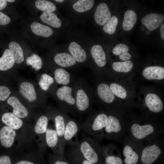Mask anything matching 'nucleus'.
Returning <instances> with one entry per match:
<instances>
[{"label":"nucleus","mask_w":164,"mask_h":164,"mask_svg":"<svg viewBox=\"0 0 164 164\" xmlns=\"http://www.w3.org/2000/svg\"><path fill=\"white\" fill-rule=\"evenodd\" d=\"M163 126L152 121H135L128 125L129 135L135 140L148 142L161 136Z\"/></svg>","instance_id":"f257e3e1"},{"label":"nucleus","mask_w":164,"mask_h":164,"mask_svg":"<svg viewBox=\"0 0 164 164\" xmlns=\"http://www.w3.org/2000/svg\"><path fill=\"white\" fill-rule=\"evenodd\" d=\"M164 141L160 136L146 142L142 150L140 164H164Z\"/></svg>","instance_id":"f03ea898"},{"label":"nucleus","mask_w":164,"mask_h":164,"mask_svg":"<svg viewBox=\"0 0 164 164\" xmlns=\"http://www.w3.org/2000/svg\"><path fill=\"white\" fill-rule=\"evenodd\" d=\"M77 147L84 158L94 164H105L98 142L92 138L84 137Z\"/></svg>","instance_id":"7ed1b4c3"},{"label":"nucleus","mask_w":164,"mask_h":164,"mask_svg":"<svg viewBox=\"0 0 164 164\" xmlns=\"http://www.w3.org/2000/svg\"><path fill=\"white\" fill-rule=\"evenodd\" d=\"M123 140L124 164H140L144 142L135 140L129 135L125 136Z\"/></svg>","instance_id":"20e7f679"},{"label":"nucleus","mask_w":164,"mask_h":164,"mask_svg":"<svg viewBox=\"0 0 164 164\" xmlns=\"http://www.w3.org/2000/svg\"><path fill=\"white\" fill-rule=\"evenodd\" d=\"M108 120V115L101 113L93 119L88 120L80 125L82 129L91 135L97 142L104 138V131Z\"/></svg>","instance_id":"39448f33"},{"label":"nucleus","mask_w":164,"mask_h":164,"mask_svg":"<svg viewBox=\"0 0 164 164\" xmlns=\"http://www.w3.org/2000/svg\"><path fill=\"white\" fill-rule=\"evenodd\" d=\"M128 124L113 115L108 116L104 131V138L109 140L119 142L123 139L127 131Z\"/></svg>","instance_id":"423d86ee"},{"label":"nucleus","mask_w":164,"mask_h":164,"mask_svg":"<svg viewBox=\"0 0 164 164\" xmlns=\"http://www.w3.org/2000/svg\"><path fill=\"white\" fill-rule=\"evenodd\" d=\"M81 129L80 125L73 120H67L64 135L65 145L76 147L78 145V135Z\"/></svg>","instance_id":"0eeeda50"},{"label":"nucleus","mask_w":164,"mask_h":164,"mask_svg":"<svg viewBox=\"0 0 164 164\" xmlns=\"http://www.w3.org/2000/svg\"><path fill=\"white\" fill-rule=\"evenodd\" d=\"M99 147L105 164H124L120 152L114 145L108 144Z\"/></svg>","instance_id":"6e6552de"},{"label":"nucleus","mask_w":164,"mask_h":164,"mask_svg":"<svg viewBox=\"0 0 164 164\" xmlns=\"http://www.w3.org/2000/svg\"><path fill=\"white\" fill-rule=\"evenodd\" d=\"M164 19L163 15L153 13L148 14L142 19V23L150 31L154 30L161 25Z\"/></svg>","instance_id":"1a4fd4ad"},{"label":"nucleus","mask_w":164,"mask_h":164,"mask_svg":"<svg viewBox=\"0 0 164 164\" xmlns=\"http://www.w3.org/2000/svg\"><path fill=\"white\" fill-rule=\"evenodd\" d=\"M111 17V13L106 4L102 3L97 7L94 18L96 22L101 26L104 25Z\"/></svg>","instance_id":"9d476101"},{"label":"nucleus","mask_w":164,"mask_h":164,"mask_svg":"<svg viewBox=\"0 0 164 164\" xmlns=\"http://www.w3.org/2000/svg\"><path fill=\"white\" fill-rule=\"evenodd\" d=\"M145 103L149 111L153 113H159L163 109L162 102L159 97L155 94H148L145 97Z\"/></svg>","instance_id":"9b49d317"},{"label":"nucleus","mask_w":164,"mask_h":164,"mask_svg":"<svg viewBox=\"0 0 164 164\" xmlns=\"http://www.w3.org/2000/svg\"><path fill=\"white\" fill-rule=\"evenodd\" d=\"M16 132L14 129L8 126L3 127L0 130V141L1 144L6 148H9L12 145Z\"/></svg>","instance_id":"f8f14e48"},{"label":"nucleus","mask_w":164,"mask_h":164,"mask_svg":"<svg viewBox=\"0 0 164 164\" xmlns=\"http://www.w3.org/2000/svg\"><path fill=\"white\" fill-rule=\"evenodd\" d=\"M7 102L12 107L13 113L16 116L23 118L28 116V112L27 109L16 97L12 96L9 97Z\"/></svg>","instance_id":"ddd939ff"},{"label":"nucleus","mask_w":164,"mask_h":164,"mask_svg":"<svg viewBox=\"0 0 164 164\" xmlns=\"http://www.w3.org/2000/svg\"><path fill=\"white\" fill-rule=\"evenodd\" d=\"M142 73L148 80H162L164 78V68L160 66L147 67L143 70Z\"/></svg>","instance_id":"4468645a"},{"label":"nucleus","mask_w":164,"mask_h":164,"mask_svg":"<svg viewBox=\"0 0 164 164\" xmlns=\"http://www.w3.org/2000/svg\"><path fill=\"white\" fill-rule=\"evenodd\" d=\"M2 120L7 126L14 130L19 129L23 124V122L19 118L10 112L4 113L2 117Z\"/></svg>","instance_id":"2eb2a0df"},{"label":"nucleus","mask_w":164,"mask_h":164,"mask_svg":"<svg viewBox=\"0 0 164 164\" xmlns=\"http://www.w3.org/2000/svg\"><path fill=\"white\" fill-rule=\"evenodd\" d=\"M91 53L97 66L101 67L105 66L106 63V55L101 45H96L93 46L91 48Z\"/></svg>","instance_id":"dca6fc26"},{"label":"nucleus","mask_w":164,"mask_h":164,"mask_svg":"<svg viewBox=\"0 0 164 164\" xmlns=\"http://www.w3.org/2000/svg\"><path fill=\"white\" fill-rule=\"evenodd\" d=\"M19 92L30 102L35 101L36 98V93L34 87L31 83L24 82L19 86Z\"/></svg>","instance_id":"f3484780"},{"label":"nucleus","mask_w":164,"mask_h":164,"mask_svg":"<svg viewBox=\"0 0 164 164\" xmlns=\"http://www.w3.org/2000/svg\"><path fill=\"white\" fill-rule=\"evenodd\" d=\"M71 164H94L85 159L77 147H73L67 154Z\"/></svg>","instance_id":"a211bd4d"},{"label":"nucleus","mask_w":164,"mask_h":164,"mask_svg":"<svg viewBox=\"0 0 164 164\" xmlns=\"http://www.w3.org/2000/svg\"><path fill=\"white\" fill-rule=\"evenodd\" d=\"M69 50L76 61L79 62L84 61L87 58V54L84 50L75 42H71L68 47Z\"/></svg>","instance_id":"6ab92c4d"},{"label":"nucleus","mask_w":164,"mask_h":164,"mask_svg":"<svg viewBox=\"0 0 164 164\" xmlns=\"http://www.w3.org/2000/svg\"><path fill=\"white\" fill-rule=\"evenodd\" d=\"M67 120L61 115H57L55 118L56 131L61 144L64 149L66 145L64 139V135Z\"/></svg>","instance_id":"aec40b11"},{"label":"nucleus","mask_w":164,"mask_h":164,"mask_svg":"<svg viewBox=\"0 0 164 164\" xmlns=\"http://www.w3.org/2000/svg\"><path fill=\"white\" fill-rule=\"evenodd\" d=\"M46 142L48 146L55 148L58 146L61 150L64 153V148L62 146L56 130L47 128L46 133Z\"/></svg>","instance_id":"412c9836"},{"label":"nucleus","mask_w":164,"mask_h":164,"mask_svg":"<svg viewBox=\"0 0 164 164\" xmlns=\"http://www.w3.org/2000/svg\"><path fill=\"white\" fill-rule=\"evenodd\" d=\"M97 91L100 98L107 103H111L114 100V95L109 86L106 84H101L99 85L97 87Z\"/></svg>","instance_id":"4be33fe9"},{"label":"nucleus","mask_w":164,"mask_h":164,"mask_svg":"<svg viewBox=\"0 0 164 164\" xmlns=\"http://www.w3.org/2000/svg\"><path fill=\"white\" fill-rule=\"evenodd\" d=\"M15 61L9 49H6L2 56L0 58V70L6 71L12 68Z\"/></svg>","instance_id":"5701e85b"},{"label":"nucleus","mask_w":164,"mask_h":164,"mask_svg":"<svg viewBox=\"0 0 164 164\" xmlns=\"http://www.w3.org/2000/svg\"><path fill=\"white\" fill-rule=\"evenodd\" d=\"M55 62L59 65L63 67H69L74 65L76 61L69 54L60 53L57 54L54 57Z\"/></svg>","instance_id":"b1692460"},{"label":"nucleus","mask_w":164,"mask_h":164,"mask_svg":"<svg viewBox=\"0 0 164 164\" xmlns=\"http://www.w3.org/2000/svg\"><path fill=\"white\" fill-rule=\"evenodd\" d=\"M32 32L37 36L48 37L53 33V30L50 27L36 22H33L31 25Z\"/></svg>","instance_id":"393cba45"},{"label":"nucleus","mask_w":164,"mask_h":164,"mask_svg":"<svg viewBox=\"0 0 164 164\" xmlns=\"http://www.w3.org/2000/svg\"><path fill=\"white\" fill-rule=\"evenodd\" d=\"M72 89L67 86L62 87L58 89L56 92L58 97L61 101H64L71 105L75 103L74 99L71 95Z\"/></svg>","instance_id":"a878e982"},{"label":"nucleus","mask_w":164,"mask_h":164,"mask_svg":"<svg viewBox=\"0 0 164 164\" xmlns=\"http://www.w3.org/2000/svg\"><path fill=\"white\" fill-rule=\"evenodd\" d=\"M40 19L44 23L54 28H59L62 25L60 19L53 12H44Z\"/></svg>","instance_id":"bb28decb"},{"label":"nucleus","mask_w":164,"mask_h":164,"mask_svg":"<svg viewBox=\"0 0 164 164\" xmlns=\"http://www.w3.org/2000/svg\"><path fill=\"white\" fill-rule=\"evenodd\" d=\"M137 19V15L135 11L129 10L125 12L124 15L123 27L124 30L129 31L133 28Z\"/></svg>","instance_id":"cd10ccee"},{"label":"nucleus","mask_w":164,"mask_h":164,"mask_svg":"<svg viewBox=\"0 0 164 164\" xmlns=\"http://www.w3.org/2000/svg\"><path fill=\"white\" fill-rule=\"evenodd\" d=\"M76 106L78 110L80 111L86 110L89 106L88 97L83 90L80 89L77 91Z\"/></svg>","instance_id":"c85d7f7f"},{"label":"nucleus","mask_w":164,"mask_h":164,"mask_svg":"<svg viewBox=\"0 0 164 164\" xmlns=\"http://www.w3.org/2000/svg\"><path fill=\"white\" fill-rule=\"evenodd\" d=\"M9 48L15 62L18 64L22 63L24 57L22 50L20 45L17 43L12 41L9 44Z\"/></svg>","instance_id":"c756f323"},{"label":"nucleus","mask_w":164,"mask_h":164,"mask_svg":"<svg viewBox=\"0 0 164 164\" xmlns=\"http://www.w3.org/2000/svg\"><path fill=\"white\" fill-rule=\"evenodd\" d=\"M128 47L127 45L120 43L113 49L112 52L115 55L118 56L121 60L125 61L129 60L131 57V54L128 52Z\"/></svg>","instance_id":"7c9ffc66"},{"label":"nucleus","mask_w":164,"mask_h":164,"mask_svg":"<svg viewBox=\"0 0 164 164\" xmlns=\"http://www.w3.org/2000/svg\"><path fill=\"white\" fill-rule=\"evenodd\" d=\"M54 76L56 82L59 84L66 85L70 82V74L63 69H56L54 72Z\"/></svg>","instance_id":"2f4dec72"},{"label":"nucleus","mask_w":164,"mask_h":164,"mask_svg":"<svg viewBox=\"0 0 164 164\" xmlns=\"http://www.w3.org/2000/svg\"><path fill=\"white\" fill-rule=\"evenodd\" d=\"M93 0H79L73 6V9L79 12H83L91 9L94 4Z\"/></svg>","instance_id":"473e14b6"},{"label":"nucleus","mask_w":164,"mask_h":164,"mask_svg":"<svg viewBox=\"0 0 164 164\" xmlns=\"http://www.w3.org/2000/svg\"><path fill=\"white\" fill-rule=\"evenodd\" d=\"M35 6L38 9L44 12H52L56 9V6L53 3L44 0L36 1L35 3Z\"/></svg>","instance_id":"72a5a7b5"},{"label":"nucleus","mask_w":164,"mask_h":164,"mask_svg":"<svg viewBox=\"0 0 164 164\" xmlns=\"http://www.w3.org/2000/svg\"><path fill=\"white\" fill-rule=\"evenodd\" d=\"M114 70L117 72L127 73L131 71L133 67V63L129 60L123 62H115L112 64Z\"/></svg>","instance_id":"f704fd0d"},{"label":"nucleus","mask_w":164,"mask_h":164,"mask_svg":"<svg viewBox=\"0 0 164 164\" xmlns=\"http://www.w3.org/2000/svg\"><path fill=\"white\" fill-rule=\"evenodd\" d=\"M48 120L46 116L42 115L40 117L37 121L35 127V132L38 134L46 133L47 129Z\"/></svg>","instance_id":"c9c22d12"},{"label":"nucleus","mask_w":164,"mask_h":164,"mask_svg":"<svg viewBox=\"0 0 164 164\" xmlns=\"http://www.w3.org/2000/svg\"><path fill=\"white\" fill-rule=\"evenodd\" d=\"M118 20L117 17L113 16L106 22L103 27V30L106 33L110 34H114L116 29Z\"/></svg>","instance_id":"e433bc0d"},{"label":"nucleus","mask_w":164,"mask_h":164,"mask_svg":"<svg viewBox=\"0 0 164 164\" xmlns=\"http://www.w3.org/2000/svg\"><path fill=\"white\" fill-rule=\"evenodd\" d=\"M26 62L27 65H31L32 68L36 70L40 69L43 65L41 58L38 55L35 54L28 57L26 59Z\"/></svg>","instance_id":"4c0bfd02"},{"label":"nucleus","mask_w":164,"mask_h":164,"mask_svg":"<svg viewBox=\"0 0 164 164\" xmlns=\"http://www.w3.org/2000/svg\"><path fill=\"white\" fill-rule=\"evenodd\" d=\"M109 88L114 95L117 97L125 98L127 95V92L125 88L121 85L115 83L111 84Z\"/></svg>","instance_id":"58836bf2"},{"label":"nucleus","mask_w":164,"mask_h":164,"mask_svg":"<svg viewBox=\"0 0 164 164\" xmlns=\"http://www.w3.org/2000/svg\"><path fill=\"white\" fill-rule=\"evenodd\" d=\"M54 81V80L53 77L46 74L44 73L41 77L39 85L43 90L46 91L48 90L50 86Z\"/></svg>","instance_id":"ea45409f"},{"label":"nucleus","mask_w":164,"mask_h":164,"mask_svg":"<svg viewBox=\"0 0 164 164\" xmlns=\"http://www.w3.org/2000/svg\"><path fill=\"white\" fill-rule=\"evenodd\" d=\"M53 158L51 161V164H71L65 156L56 155Z\"/></svg>","instance_id":"a19ab883"},{"label":"nucleus","mask_w":164,"mask_h":164,"mask_svg":"<svg viewBox=\"0 0 164 164\" xmlns=\"http://www.w3.org/2000/svg\"><path fill=\"white\" fill-rule=\"evenodd\" d=\"M11 93L8 87L5 86H0V101H3L6 100Z\"/></svg>","instance_id":"79ce46f5"},{"label":"nucleus","mask_w":164,"mask_h":164,"mask_svg":"<svg viewBox=\"0 0 164 164\" xmlns=\"http://www.w3.org/2000/svg\"><path fill=\"white\" fill-rule=\"evenodd\" d=\"M10 21V18L4 13L0 12V25H5L8 24Z\"/></svg>","instance_id":"37998d69"},{"label":"nucleus","mask_w":164,"mask_h":164,"mask_svg":"<svg viewBox=\"0 0 164 164\" xmlns=\"http://www.w3.org/2000/svg\"><path fill=\"white\" fill-rule=\"evenodd\" d=\"M0 164H11L9 157L7 155H3L0 157Z\"/></svg>","instance_id":"c03bdc74"},{"label":"nucleus","mask_w":164,"mask_h":164,"mask_svg":"<svg viewBox=\"0 0 164 164\" xmlns=\"http://www.w3.org/2000/svg\"><path fill=\"white\" fill-rule=\"evenodd\" d=\"M7 5L5 0H0V10L4 9Z\"/></svg>","instance_id":"a18cd8bd"},{"label":"nucleus","mask_w":164,"mask_h":164,"mask_svg":"<svg viewBox=\"0 0 164 164\" xmlns=\"http://www.w3.org/2000/svg\"><path fill=\"white\" fill-rule=\"evenodd\" d=\"M160 32L161 37L163 39H164V23L161 26Z\"/></svg>","instance_id":"49530a36"},{"label":"nucleus","mask_w":164,"mask_h":164,"mask_svg":"<svg viewBox=\"0 0 164 164\" xmlns=\"http://www.w3.org/2000/svg\"><path fill=\"white\" fill-rule=\"evenodd\" d=\"M15 164H34V163L27 161L23 160Z\"/></svg>","instance_id":"de8ad7c7"},{"label":"nucleus","mask_w":164,"mask_h":164,"mask_svg":"<svg viewBox=\"0 0 164 164\" xmlns=\"http://www.w3.org/2000/svg\"><path fill=\"white\" fill-rule=\"evenodd\" d=\"M6 2H12L15 1V0H5Z\"/></svg>","instance_id":"09e8293b"},{"label":"nucleus","mask_w":164,"mask_h":164,"mask_svg":"<svg viewBox=\"0 0 164 164\" xmlns=\"http://www.w3.org/2000/svg\"><path fill=\"white\" fill-rule=\"evenodd\" d=\"M55 1L58 2H62L64 1L63 0H55Z\"/></svg>","instance_id":"8fccbe9b"},{"label":"nucleus","mask_w":164,"mask_h":164,"mask_svg":"<svg viewBox=\"0 0 164 164\" xmlns=\"http://www.w3.org/2000/svg\"><path fill=\"white\" fill-rule=\"evenodd\" d=\"M150 33V31H149V30H148V31H147L146 32V35H148Z\"/></svg>","instance_id":"3c124183"}]
</instances>
